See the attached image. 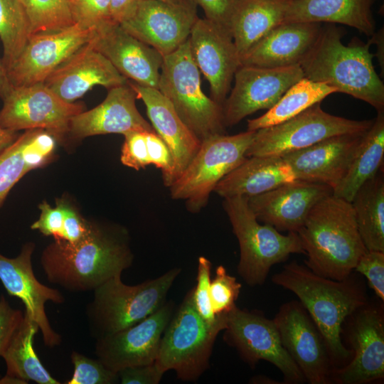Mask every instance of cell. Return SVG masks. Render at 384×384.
Here are the masks:
<instances>
[{
	"mask_svg": "<svg viewBox=\"0 0 384 384\" xmlns=\"http://www.w3.org/2000/svg\"><path fill=\"white\" fill-rule=\"evenodd\" d=\"M383 303L369 302L348 318L347 338L353 348L350 361L334 367L331 383L366 384L384 378Z\"/></svg>",
	"mask_w": 384,
	"mask_h": 384,
	"instance_id": "13",
	"label": "cell"
},
{
	"mask_svg": "<svg viewBox=\"0 0 384 384\" xmlns=\"http://www.w3.org/2000/svg\"><path fill=\"white\" fill-rule=\"evenodd\" d=\"M127 83L136 92L137 99L143 101L154 129L169 149L173 159V184L193 159L201 142L158 89L129 80Z\"/></svg>",
	"mask_w": 384,
	"mask_h": 384,
	"instance_id": "26",
	"label": "cell"
},
{
	"mask_svg": "<svg viewBox=\"0 0 384 384\" xmlns=\"http://www.w3.org/2000/svg\"><path fill=\"white\" fill-rule=\"evenodd\" d=\"M174 4H189L195 2L193 0H161Z\"/></svg>",
	"mask_w": 384,
	"mask_h": 384,
	"instance_id": "53",
	"label": "cell"
},
{
	"mask_svg": "<svg viewBox=\"0 0 384 384\" xmlns=\"http://www.w3.org/2000/svg\"><path fill=\"white\" fill-rule=\"evenodd\" d=\"M332 193L327 185L296 179L249 197L247 203L260 222L279 231L297 233L312 208Z\"/></svg>",
	"mask_w": 384,
	"mask_h": 384,
	"instance_id": "21",
	"label": "cell"
},
{
	"mask_svg": "<svg viewBox=\"0 0 384 384\" xmlns=\"http://www.w3.org/2000/svg\"><path fill=\"white\" fill-rule=\"evenodd\" d=\"M384 155V112H378L370 127L364 134L348 170L333 189V195L351 202L359 188L375 177Z\"/></svg>",
	"mask_w": 384,
	"mask_h": 384,
	"instance_id": "33",
	"label": "cell"
},
{
	"mask_svg": "<svg viewBox=\"0 0 384 384\" xmlns=\"http://www.w3.org/2000/svg\"><path fill=\"white\" fill-rule=\"evenodd\" d=\"M70 3L75 23L85 28L96 31L113 21L110 0H70Z\"/></svg>",
	"mask_w": 384,
	"mask_h": 384,
	"instance_id": "42",
	"label": "cell"
},
{
	"mask_svg": "<svg viewBox=\"0 0 384 384\" xmlns=\"http://www.w3.org/2000/svg\"><path fill=\"white\" fill-rule=\"evenodd\" d=\"M158 90L201 142L225 134L223 107L203 92L200 71L191 56L188 39L163 57Z\"/></svg>",
	"mask_w": 384,
	"mask_h": 384,
	"instance_id": "7",
	"label": "cell"
},
{
	"mask_svg": "<svg viewBox=\"0 0 384 384\" xmlns=\"http://www.w3.org/2000/svg\"><path fill=\"white\" fill-rule=\"evenodd\" d=\"M212 265L206 257L201 256L198 261L196 285L192 289L196 309L204 321L211 325L226 319V314L216 316L211 308L210 284Z\"/></svg>",
	"mask_w": 384,
	"mask_h": 384,
	"instance_id": "41",
	"label": "cell"
},
{
	"mask_svg": "<svg viewBox=\"0 0 384 384\" xmlns=\"http://www.w3.org/2000/svg\"><path fill=\"white\" fill-rule=\"evenodd\" d=\"M226 319L211 325L199 315L188 292L162 335L156 365L164 373L173 370L185 381L197 380L209 367V360Z\"/></svg>",
	"mask_w": 384,
	"mask_h": 384,
	"instance_id": "8",
	"label": "cell"
},
{
	"mask_svg": "<svg viewBox=\"0 0 384 384\" xmlns=\"http://www.w3.org/2000/svg\"><path fill=\"white\" fill-rule=\"evenodd\" d=\"M90 41L127 80L158 89L164 57L158 50L114 21L97 29Z\"/></svg>",
	"mask_w": 384,
	"mask_h": 384,
	"instance_id": "22",
	"label": "cell"
},
{
	"mask_svg": "<svg viewBox=\"0 0 384 384\" xmlns=\"http://www.w3.org/2000/svg\"><path fill=\"white\" fill-rule=\"evenodd\" d=\"M375 2V0H291L282 23H338L370 37L375 32L372 10Z\"/></svg>",
	"mask_w": 384,
	"mask_h": 384,
	"instance_id": "29",
	"label": "cell"
},
{
	"mask_svg": "<svg viewBox=\"0 0 384 384\" xmlns=\"http://www.w3.org/2000/svg\"><path fill=\"white\" fill-rule=\"evenodd\" d=\"M201 7L207 19L217 24L231 36V20L240 0H193Z\"/></svg>",
	"mask_w": 384,
	"mask_h": 384,
	"instance_id": "46",
	"label": "cell"
},
{
	"mask_svg": "<svg viewBox=\"0 0 384 384\" xmlns=\"http://www.w3.org/2000/svg\"><path fill=\"white\" fill-rule=\"evenodd\" d=\"M346 30L334 23L321 27L313 47L299 63L304 78L334 87L384 111V84L373 64L370 41L357 38L348 46L342 38Z\"/></svg>",
	"mask_w": 384,
	"mask_h": 384,
	"instance_id": "3",
	"label": "cell"
},
{
	"mask_svg": "<svg viewBox=\"0 0 384 384\" xmlns=\"http://www.w3.org/2000/svg\"><path fill=\"white\" fill-rule=\"evenodd\" d=\"M303 78L299 65L275 68L240 65L222 106L225 126H234L260 110H270Z\"/></svg>",
	"mask_w": 384,
	"mask_h": 384,
	"instance_id": "15",
	"label": "cell"
},
{
	"mask_svg": "<svg viewBox=\"0 0 384 384\" xmlns=\"http://www.w3.org/2000/svg\"><path fill=\"white\" fill-rule=\"evenodd\" d=\"M174 267L162 275L137 285L122 282L114 276L93 290L86 310L92 335L100 338L137 324L159 309L180 274Z\"/></svg>",
	"mask_w": 384,
	"mask_h": 384,
	"instance_id": "5",
	"label": "cell"
},
{
	"mask_svg": "<svg viewBox=\"0 0 384 384\" xmlns=\"http://www.w3.org/2000/svg\"><path fill=\"white\" fill-rule=\"evenodd\" d=\"M70 358L74 372L66 384H113L119 381L117 372L108 368L98 358L93 359L77 351L71 353Z\"/></svg>",
	"mask_w": 384,
	"mask_h": 384,
	"instance_id": "39",
	"label": "cell"
},
{
	"mask_svg": "<svg viewBox=\"0 0 384 384\" xmlns=\"http://www.w3.org/2000/svg\"><path fill=\"white\" fill-rule=\"evenodd\" d=\"M137 96L127 82L109 90L104 101L70 121L68 134L75 139L131 131H155L136 106Z\"/></svg>",
	"mask_w": 384,
	"mask_h": 384,
	"instance_id": "25",
	"label": "cell"
},
{
	"mask_svg": "<svg viewBox=\"0 0 384 384\" xmlns=\"http://www.w3.org/2000/svg\"><path fill=\"white\" fill-rule=\"evenodd\" d=\"M30 38L29 23L21 0H0V39L6 70Z\"/></svg>",
	"mask_w": 384,
	"mask_h": 384,
	"instance_id": "37",
	"label": "cell"
},
{
	"mask_svg": "<svg viewBox=\"0 0 384 384\" xmlns=\"http://www.w3.org/2000/svg\"><path fill=\"white\" fill-rule=\"evenodd\" d=\"M39 208L40 217L31 228L46 236H53L55 241L75 245L82 241L90 232L92 222L85 220L65 199H58L54 208L44 201Z\"/></svg>",
	"mask_w": 384,
	"mask_h": 384,
	"instance_id": "36",
	"label": "cell"
},
{
	"mask_svg": "<svg viewBox=\"0 0 384 384\" xmlns=\"http://www.w3.org/2000/svg\"><path fill=\"white\" fill-rule=\"evenodd\" d=\"M148 131H131L124 135L121 151L122 163L135 170L153 164V151L147 138Z\"/></svg>",
	"mask_w": 384,
	"mask_h": 384,
	"instance_id": "43",
	"label": "cell"
},
{
	"mask_svg": "<svg viewBox=\"0 0 384 384\" xmlns=\"http://www.w3.org/2000/svg\"><path fill=\"white\" fill-rule=\"evenodd\" d=\"M127 80L90 41L54 70L43 83L63 100L72 103L94 86L110 90Z\"/></svg>",
	"mask_w": 384,
	"mask_h": 384,
	"instance_id": "23",
	"label": "cell"
},
{
	"mask_svg": "<svg viewBox=\"0 0 384 384\" xmlns=\"http://www.w3.org/2000/svg\"><path fill=\"white\" fill-rule=\"evenodd\" d=\"M224 341L235 348L251 366L267 361L282 373L284 383L301 384L306 380L300 369L283 347L273 319L257 311L241 309L236 305L226 314Z\"/></svg>",
	"mask_w": 384,
	"mask_h": 384,
	"instance_id": "11",
	"label": "cell"
},
{
	"mask_svg": "<svg viewBox=\"0 0 384 384\" xmlns=\"http://www.w3.org/2000/svg\"><path fill=\"white\" fill-rule=\"evenodd\" d=\"M241 287V284L228 274L223 265L217 267L209 290L211 308L216 316L227 314L234 308Z\"/></svg>",
	"mask_w": 384,
	"mask_h": 384,
	"instance_id": "40",
	"label": "cell"
},
{
	"mask_svg": "<svg viewBox=\"0 0 384 384\" xmlns=\"http://www.w3.org/2000/svg\"><path fill=\"white\" fill-rule=\"evenodd\" d=\"M24 318L22 311L14 309L4 295L0 296V356L4 354Z\"/></svg>",
	"mask_w": 384,
	"mask_h": 384,
	"instance_id": "45",
	"label": "cell"
},
{
	"mask_svg": "<svg viewBox=\"0 0 384 384\" xmlns=\"http://www.w3.org/2000/svg\"><path fill=\"white\" fill-rule=\"evenodd\" d=\"M357 227L367 250L384 252V180L378 174L366 182L353 201Z\"/></svg>",
	"mask_w": 384,
	"mask_h": 384,
	"instance_id": "34",
	"label": "cell"
},
{
	"mask_svg": "<svg viewBox=\"0 0 384 384\" xmlns=\"http://www.w3.org/2000/svg\"><path fill=\"white\" fill-rule=\"evenodd\" d=\"M354 271L363 274L380 302H384V252L366 250Z\"/></svg>",
	"mask_w": 384,
	"mask_h": 384,
	"instance_id": "44",
	"label": "cell"
},
{
	"mask_svg": "<svg viewBox=\"0 0 384 384\" xmlns=\"http://www.w3.org/2000/svg\"><path fill=\"white\" fill-rule=\"evenodd\" d=\"M174 313V303L166 302L137 324L96 338L95 355L115 372L154 363L162 335Z\"/></svg>",
	"mask_w": 384,
	"mask_h": 384,
	"instance_id": "16",
	"label": "cell"
},
{
	"mask_svg": "<svg viewBox=\"0 0 384 384\" xmlns=\"http://www.w3.org/2000/svg\"><path fill=\"white\" fill-rule=\"evenodd\" d=\"M122 384H158L164 373L155 362L142 366H131L117 372Z\"/></svg>",
	"mask_w": 384,
	"mask_h": 384,
	"instance_id": "47",
	"label": "cell"
},
{
	"mask_svg": "<svg viewBox=\"0 0 384 384\" xmlns=\"http://www.w3.org/2000/svg\"><path fill=\"white\" fill-rule=\"evenodd\" d=\"M2 100L0 127L13 132L44 129L55 138L68 134L71 118L85 110L82 103L65 102L43 82L12 87Z\"/></svg>",
	"mask_w": 384,
	"mask_h": 384,
	"instance_id": "12",
	"label": "cell"
},
{
	"mask_svg": "<svg viewBox=\"0 0 384 384\" xmlns=\"http://www.w3.org/2000/svg\"><path fill=\"white\" fill-rule=\"evenodd\" d=\"M95 32L75 23L61 31L31 36L7 70L11 85L21 87L43 82L54 70L87 43Z\"/></svg>",
	"mask_w": 384,
	"mask_h": 384,
	"instance_id": "17",
	"label": "cell"
},
{
	"mask_svg": "<svg viewBox=\"0 0 384 384\" xmlns=\"http://www.w3.org/2000/svg\"><path fill=\"white\" fill-rule=\"evenodd\" d=\"M321 23H281L242 58L241 65L275 68L299 65L320 33Z\"/></svg>",
	"mask_w": 384,
	"mask_h": 384,
	"instance_id": "27",
	"label": "cell"
},
{
	"mask_svg": "<svg viewBox=\"0 0 384 384\" xmlns=\"http://www.w3.org/2000/svg\"><path fill=\"white\" fill-rule=\"evenodd\" d=\"M335 92L336 90L331 86L303 78L292 85L266 113L248 119L247 130L257 131L284 122Z\"/></svg>",
	"mask_w": 384,
	"mask_h": 384,
	"instance_id": "35",
	"label": "cell"
},
{
	"mask_svg": "<svg viewBox=\"0 0 384 384\" xmlns=\"http://www.w3.org/2000/svg\"><path fill=\"white\" fill-rule=\"evenodd\" d=\"M35 245H23L20 254L9 258L0 253V281L7 293L18 298L25 306V312L37 324L45 345L55 347L61 342V336L50 326L45 310L46 303L61 304L65 299L62 293L41 283L32 267V255Z\"/></svg>",
	"mask_w": 384,
	"mask_h": 384,
	"instance_id": "20",
	"label": "cell"
},
{
	"mask_svg": "<svg viewBox=\"0 0 384 384\" xmlns=\"http://www.w3.org/2000/svg\"><path fill=\"white\" fill-rule=\"evenodd\" d=\"M291 0H240L230 31L240 59L274 28L282 23Z\"/></svg>",
	"mask_w": 384,
	"mask_h": 384,
	"instance_id": "31",
	"label": "cell"
},
{
	"mask_svg": "<svg viewBox=\"0 0 384 384\" xmlns=\"http://www.w3.org/2000/svg\"><path fill=\"white\" fill-rule=\"evenodd\" d=\"M188 39L193 60L210 85V97L223 106L241 65L232 36L206 18L198 17Z\"/></svg>",
	"mask_w": 384,
	"mask_h": 384,
	"instance_id": "19",
	"label": "cell"
},
{
	"mask_svg": "<svg viewBox=\"0 0 384 384\" xmlns=\"http://www.w3.org/2000/svg\"><path fill=\"white\" fill-rule=\"evenodd\" d=\"M111 16L113 21L121 23L134 11L139 0H110Z\"/></svg>",
	"mask_w": 384,
	"mask_h": 384,
	"instance_id": "48",
	"label": "cell"
},
{
	"mask_svg": "<svg viewBox=\"0 0 384 384\" xmlns=\"http://www.w3.org/2000/svg\"><path fill=\"white\" fill-rule=\"evenodd\" d=\"M316 103L277 124L255 131L246 156H282L303 149L327 138L366 132L373 120H353L332 115Z\"/></svg>",
	"mask_w": 384,
	"mask_h": 384,
	"instance_id": "10",
	"label": "cell"
},
{
	"mask_svg": "<svg viewBox=\"0 0 384 384\" xmlns=\"http://www.w3.org/2000/svg\"><path fill=\"white\" fill-rule=\"evenodd\" d=\"M39 331L37 324L24 312L23 321L2 356L6 366L0 383L60 384L45 368L33 348V338Z\"/></svg>",
	"mask_w": 384,
	"mask_h": 384,
	"instance_id": "32",
	"label": "cell"
},
{
	"mask_svg": "<svg viewBox=\"0 0 384 384\" xmlns=\"http://www.w3.org/2000/svg\"><path fill=\"white\" fill-rule=\"evenodd\" d=\"M196 4H174L161 0H139L132 15L120 23L127 33L163 56L188 38L198 16Z\"/></svg>",
	"mask_w": 384,
	"mask_h": 384,
	"instance_id": "18",
	"label": "cell"
},
{
	"mask_svg": "<svg viewBox=\"0 0 384 384\" xmlns=\"http://www.w3.org/2000/svg\"><path fill=\"white\" fill-rule=\"evenodd\" d=\"M255 131L234 135H213L201 143L193 159L169 187L171 196L185 201L187 209L198 213L208 203L216 185L247 157Z\"/></svg>",
	"mask_w": 384,
	"mask_h": 384,
	"instance_id": "9",
	"label": "cell"
},
{
	"mask_svg": "<svg viewBox=\"0 0 384 384\" xmlns=\"http://www.w3.org/2000/svg\"><path fill=\"white\" fill-rule=\"evenodd\" d=\"M127 231L92 222L88 235L71 245L54 240L43 251L41 263L47 280L69 292L93 291L122 275L133 262Z\"/></svg>",
	"mask_w": 384,
	"mask_h": 384,
	"instance_id": "2",
	"label": "cell"
},
{
	"mask_svg": "<svg viewBox=\"0 0 384 384\" xmlns=\"http://www.w3.org/2000/svg\"><path fill=\"white\" fill-rule=\"evenodd\" d=\"M364 132L334 136L282 156L297 179L335 188L346 174Z\"/></svg>",
	"mask_w": 384,
	"mask_h": 384,
	"instance_id": "24",
	"label": "cell"
},
{
	"mask_svg": "<svg viewBox=\"0 0 384 384\" xmlns=\"http://www.w3.org/2000/svg\"><path fill=\"white\" fill-rule=\"evenodd\" d=\"M251 383L263 384H280L281 383L274 380L267 376L257 375L251 380Z\"/></svg>",
	"mask_w": 384,
	"mask_h": 384,
	"instance_id": "52",
	"label": "cell"
},
{
	"mask_svg": "<svg viewBox=\"0 0 384 384\" xmlns=\"http://www.w3.org/2000/svg\"><path fill=\"white\" fill-rule=\"evenodd\" d=\"M12 85L8 78L7 70L0 58V97L3 100L11 91Z\"/></svg>",
	"mask_w": 384,
	"mask_h": 384,
	"instance_id": "49",
	"label": "cell"
},
{
	"mask_svg": "<svg viewBox=\"0 0 384 384\" xmlns=\"http://www.w3.org/2000/svg\"><path fill=\"white\" fill-rule=\"evenodd\" d=\"M370 37V42L378 46V51L375 56L378 57L380 67H382V72H383V28L375 32Z\"/></svg>",
	"mask_w": 384,
	"mask_h": 384,
	"instance_id": "50",
	"label": "cell"
},
{
	"mask_svg": "<svg viewBox=\"0 0 384 384\" xmlns=\"http://www.w3.org/2000/svg\"><path fill=\"white\" fill-rule=\"evenodd\" d=\"M55 139L44 129L26 130L0 154V206L24 175L48 161Z\"/></svg>",
	"mask_w": 384,
	"mask_h": 384,
	"instance_id": "30",
	"label": "cell"
},
{
	"mask_svg": "<svg viewBox=\"0 0 384 384\" xmlns=\"http://www.w3.org/2000/svg\"><path fill=\"white\" fill-rule=\"evenodd\" d=\"M297 233L307 256L305 265L335 280L349 276L367 250L351 202L333 193L312 208Z\"/></svg>",
	"mask_w": 384,
	"mask_h": 384,
	"instance_id": "4",
	"label": "cell"
},
{
	"mask_svg": "<svg viewBox=\"0 0 384 384\" xmlns=\"http://www.w3.org/2000/svg\"><path fill=\"white\" fill-rule=\"evenodd\" d=\"M223 206L240 246L238 272L248 285H262L273 265L291 254H304L296 232L284 235L270 225L260 224L247 197L225 198Z\"/></svg>",
	"mask_w": 384,
	"mask_h": 384,
	"instance_id": "6",
	"label": "cell"
},
{
	"mask_svg": "<svg viewBox=\"0 0 384 384\" xmlns=\"http://www.w3.org/2000/svg\"><path fill=\"white\" fill-rule=\"evenodd\" d=\"M29 23L30 36L58 31L75 24L70 0H21Z\"/></svg>",
	"mask_w": 384,
	"mask_h": 384,
	"instance_id": "38",
	"label": "cell"
},
{
	"mask_svg": "<svg viewBox=\"0 0 384 384\" xmlns=\"http://www.w3.org/2000/svg\"><path fill=\"white\" fill-rule=\"evenodd\" d=\"M17 137L16 132L9 131L0 127V154L9 146Z\"/></svg>",
	"mask_w": 384,
	"mask_h": 384,
	"instance_id": "51",
	"label": "cell"
},
{
	"mask_svg": "<svg viewBox=\"0 0 384 384\" xmlns=\"http://www.w3.org/2000/svg\"><path fill=\"white\" fill-rule=\"evenodd\" d=\"M272 282L299 298L321 332L333 366L346 364L353 353L342 341L343 325L368 302L365 284L355 271L343 279L335 280L292 261L274 274Z\"/></svg>",
	"mask_w": 384,
	"mask_h": 384,
	"instance_id": "1",
	"label": "cell"
},
{
	"mask_svg": "<svg viewBox=\"0 0 384 384\" xmlns=\"http://www.w3.org/2000/svg\"><path fill=\"white\" fill-rule=\"evenodd\" d=\"M281 343L310 384H329L333 369L324 340L299 301L283 304L273 319Z\"/></svg>",
	"mask_w": 384,
	"mask_h": 384,
	"instance_id": "14",
	"label": "cell"
},
{
	"mask_svg": "<svg viewBox=\"0 0 384 384\" xmlns=\"http://www.w3.org/2000/svg\"><path fill=\"white\" fill-rule=\"evenodd\" d=\"M296 179L291 166L282 156H247L220 181L213 191L223 198H249Z\"/></svg>",
	"mask_w": 384,
	"mask_h": 384,
	"instance_id": "28",
	"label": "cell"
}]
</instances>
